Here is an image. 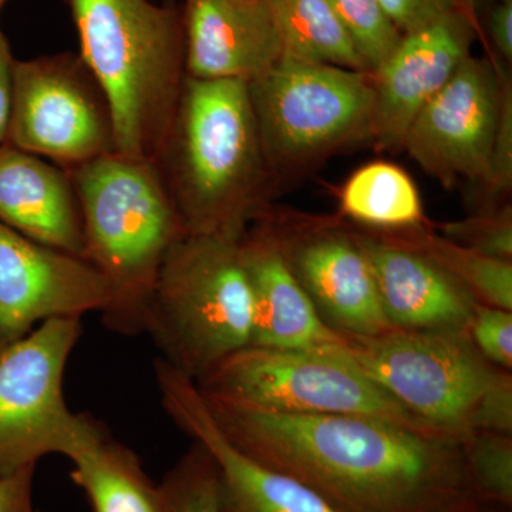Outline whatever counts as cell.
<instances>
[{"label":"cell","mask_w":512,"mask_h":512,"mask_svg":"<svg viewBox=\"0 0 512 512\" xmlns=\"http://www.w3.org/2000/svg\"><path fill=\"white\" fill-rule=\"evenodd\" d=\"M345 353L419 419L460 439L500 367L485 360L467 332L390 330L345 336Z\"/></svg>","instance_id":"9"},{"label":"cell","mask_w":512,"mask_h":512,"mask_svg":"<svg viewBox=\"0 0 512 512\" xmlns=\"http://www.w3.org/2000/svg\"><path fill=\"white\" fill-rule=\"evenodd\" d=\"M110 299L106 278L87 259L0 222V350L46 320L103 313Z\"/></svg>","instance_id":"13"},{"label":"cell","mask_w":512,"mask_h":512,"mask_svg":"<svg viewBox=\"0 0 512 512\" xmlns=\"http://www.w3.org/2000/svg\"><path fill=\"white\" fill-rule=\"evenodd\" d=\"M242 237L184 234L158 272L146 333L161 360L192 382L251 346L254 308Z\"/></svg>","instance_id":"5"},{"label":"cell","mask_w":512,"mask_h":512,"mask_svg":"<svg viewBox=\"0 0 512 512\" xmlns=\"http://www.w3.org/2000/svg\"><path fill=\"white\" fill-rule=\"evenodd\" d=\"M194 383L205 396L272 412L367 416L443 431L410 413L357 367L345 349L322 352L247 346Z\"/></svg>","instance_id":"7"},{"label":"cell","mask_w":512,"mask_h":512,"mask_svg":"<svg viewBox=\"0 0 512 512\" xmlns=\"http://www.w3.org/2000/svg\"><path fill=\"white\" fill-rule=\"evenodd\" d=\"M154 369L165 412L217 464L221 512H340L308 485L238 450L212 419L191 379L161 359Z\"/></svg>","instance_id":"14"},{"label":"cell","mask_w":512,"mask_h":512,"mask_svg":"<svg viewBox=\"0 0 512 512\" xmlns=\"http://www.w3.org/2000/svg\"><path fill=\"white\" fill-rule=\"evenodd\" d=\"M504 69L468 56L417 114L402 150L446 187L483 183L500 116Z\"/></svg>","instance_id":"12"},{"label":"cell","mask_w":512,"mask_h":512,"mask_svg":"<svg viewBox=\"0 0 512 512\" xmlns=\"http://www.w3.org/2000/svg\"><path fill=\"white\" fill-rule=\"evenodd\" d=\"M377 232L427 256L463 285L478 302L512 311V261L491 258L461 247L436 229L426 227V222L403 231Z\"/></svg>","instance_id":"23"},{"label":"cell","mask_w":512,"mask_h":512,"mask_svg":"<svg viewBox=\"0 0 512 512\" xmlns=\"http://www.w3.org/2000/svg\"><path fill=\"white\" fill-rule=\"evenodd\" d=\"M201 396L238 450L308 485L340 512H471L483 504L468 473L464 440L454 434Z\"/></svg>","instance_id":"1"},{"label":"cell","mask_w":512,"mask_h":512,"mask_svg":"<svg viewBox=\"0 0 512 512\" xmlns=\"http://www.w3.org/2000/svg\"><path fill=\"white\" fill-rule=\"evenodd\" d=\"M491 201H497L512 187V84L507 70L503 73L500 116L491 147L490 161L483 183Z\"/></svg>","instance_id":"29"},{"label":"cell","mask_w":512,"mask_h":512,"mask_svg":"<svg viewBox=\"0 0 512 512\" xmlns=\"http://www.w3.org/2000/svg\"><path fill=\"white\" fill-rule=\"evenodd\" d=\"M8 2V0H0V10H2L3 6H5V3Z\"/></svg>","instance_id":"36"},{"label":"cell","mask_w":512,"mask_h":512,"mask_svg":"<svg viewBox=\"0 0 512 512\" xmlns=\"http://www.w3.org/2000/svg\"><path fill=\"white\" fill-rule=\"evenodd\" d=\"M390 326L406 332H467L476 298L427 256L372 229H355ZM468 333V332H467Z\"/></svg>","instance_id":"16"},{"label":"cell","mask_w":512,"mask_h":512,"mask_svg":"<svg viewBox=\"0 0 512 512\" xmlns=\"http://www.w3.org/2000/svg\"><path fill=\"white\" fill-rule=\"evenodd\" d=\"M259 2H262V0H259Z\"/></svg>","instance_id":"37"},{"label":"cell","mask_w":512,"mask_h":512,"mask_svg":"<svg viewBox=\"0 0 512 512\" xmlns=\"http://www.w3.org/2000/svg\"><path fill=\"white\" fill-rule=\"evenodd\" d=\"M400 35L426 28L451 13L467 8V0H379Z\"/></svg>","instance_id":"31"},{"label":"cell","mask_w":512,"mask_h":512,"mask_svg":"<svg viewBox=\"0 0 512 512\" xmlns=\"http://www.w3.org/2000/svg\"><path fill=\"white\" fill-rule=\"evenodd\" d=\"M470 2H471V0H470Z\"/></svg>","instance_id":"38"},{"label":"cell","mask_w":512,"mask_h":512,"mask_svg":"<svg viewBox=\"0 0 512 512\" xmlns=\"http://www.w3.org/2000/svg\"><path fill=\"white\" fill-rule=\"evenodd\" d=\"M241 258L254 308L251 346L322 352L343 349L345 336L320 318L261 218L241 238Z\"/></svg>","instance_id":"18"},{"label":"cell","mask_w":512,"mask_h":512,"mask_svg":"<svg viewBox=\"0 0 512 512\" xmlns=\"http://www.w3.org/2000/svg\"><path fill=\"white\" fill-rule=\"evenodd\" d=\"M154 164L185 234L242 237L265 214L271 180L248 83L185 77Z\"/></svg>","instance_id":"2"},{"label":"cell","mask_w":512,"mask_h":512,"mask_svg":"<svg viewBox=\"0 0 512 512\" xmlns=\"http://www.w3.org/2000/svg\"><path fill=\"white\" fill-rule=\"evenodd\" d=\"M36 467L0 476V512H35L33 478Z\"/></svg>","instance_id":"32"},{"label":"cell","mask_w":512,"mask_h":512,"mask_svg":"<svg viewBox=\"0 0 512 512\" xmlns=\"http://www.w3.org/2000/svg\"><path fill=\"white\" fill-rule=\"evenodd\" d=\"M329 3L367 72H375L402 39L399 30L387 18L379 0H329Z\"/></svg>","instance_id":"26"},{"label":"cell","mask_w":512,"mask_h":512,"mask_svg":"<svg viewBox=\"0 0 512 512\" xmlns=\"http://www.w3.org/2000/svg\"><path fill=\"white\" fill-rule=\"evenodd\" d=\"M158 485L165 512H221L217 464L197 441Z\"/></svg>","instance_id":"24"},{"label":"cell","mask_w":512,"mask_h":512,"mask_svg":"<svg viewBox=\"0 0 512 512\" xmlns=\"http://www.w3.org/2000/svg\"><path fill=\"white\" fill-rule=\"evenodd\" d=\"M488 32H490L493 45L504 60H512V0H501L491 10L488 19Z\"/></svg>","instance_id":"34"},{"label":"cell","mask_w":512,"mask_h":512,"mask_svg":"<svg viewBox=\"0 0 512 512\" xmlns=\"http://www.w3.org/2000/svg\"><path fill=\"white\" fill-rule=\"evenodd\" d=\"M8 144L66 170L117 153L109 100L79 53L15 59Z\"/></svg>","instance_id":"10"},{"label":"cell","mask_w":512,"mask_h":512,"mask_svg":"<svg viewBox=\"0 0 512 512\" xmlns=\"http://www.w3.org/2000/svg\"><path fill=\"white\" fill-rule=\"evenodd\" d=\"M471 512H511V510H507V508L503 507H495V505L481 504L480 507Z\"/></svg>","instance_id":"35"},{"label":"cell","mask_w":512,"mask_h":512,"mask_svg":"<svg viewBox=\"0 0 512 512\" xmlns=\"http://www.w3.org/2000/svg\"><path fill=\"white\" fill-rule=\"evenodd\" d=\"M67 171L82 210L84 258L110 286L104 326L146 333L158 272L185 234L156 164L113 153Z\"/></svg>","instance_id":"4"},{"label":"cell","mask_w":512,"mask_h":512,"mask_svg":"<svg viewBox=\"0 0 512 512\" xmlns=\"http://www.w3.org/2000/svg\"><path fill=\"white\" fill-rule=\"evenodd\" d=\"M471 433L493 431L512 436V375L501 369L481 396L470 423Z\"/></svg>","instance_id":"30"},{"label":"cell","mask_w":512,"mask_h":512,"mask_svg":"<svg viewBox=\"0 0 512 512\" xmlns=\"http://www.w3.org/2000/svg\"><path fill=\"white\" fill-rule=\"evenodd\" d=\"M439 234L461 247L491 258L512 261V207H484L460 221L437 225Z\"/></svg>","instance_id":"27"},{"label":"cell","mask_w":512,"mask_h":512,"mask_svg":"<svg viewBox=\"0 0 512 512\" xmlns=\"http://www.w3.org/2000/svg\"><path fill=\"white\" fill-rule=\"evenodd\" d=\"M269 175L302 170L372 140V73L282 59L248 83Z\"/></svg>","instance_id":"6"},{"label":"cell","mask_w":512,"mask_h":512,"mask_svg":"<svg viewBox=\"0 0 512 512\" xmlns=\"http://www.w3.org/2000/svg\"><path fill=\"white\" fill-rule=\"evenodd\" d=\"M15 57L0 30V147L8 143L10 104H12V72Z\"/></svg>","instance_id":"33"},{"label":"cell","mask_w":512,"mask_h":512,"mask_svg":"<svg viewBox=\"0 0 512 512\" xmlns=\"http://www.w3.org/2000/svg\"><path fill=\"white\" fill-rule=\"evenodd\" d=\"M113 114L117 153L156 161L185 82L183 16L151 0H67Z\"/></svg>","instance_id":"3"},{"label":"cell","mask_w":512,"mask_h":512,"mask_svg":"<svg viewBox=\"0 0 512 512\" xmlns=\"http://www.w3.org/2000/svg\"><path fill=\"white\" fill-rule=\"evenodd\" d=\"M476 30L467 8L403 35L372 72L375 111L372 140L387 151L402 150L410 124L471 56Z\"/></svg>","instance_id":"15"},{"label":"cell","mask_w":512,"mask_h":512,"mask_svg":"<svg viewBox=\"0 0 512 512\" xmlns=\"http://www.w3.org/2000/svg\"><path fill=\"white\" fill-rule=\"evenodd\" d=\"M468 473L481 503L512 507V436L477 431L463 441Z\"/></svg>","instance_id":"25"},{"label":"cell","mask_w":512,"mask_h":512,"mask_svg":"<svg viewBox=\"0 0 512 512\" xmlns=\"http://www.w3.org/2000/svg\"><path fill=\"white\" fill-rule=\"evenodd\" d=\"M282 43V59L365 70L329 0H262Z\"/></svg>","instance_id":"22"},{"label":"cell","mask_w":512,"mask_h":512,"mask_svg":"<svg viewBox=\"0 0 512 512\" xmlns=\"http://www.w3.org/2000/svg\"><path fill=\"white\" fill-rule=\"evenodd\" d=\"M70 477L93 512H165L160 485L130 448L106 433L72 460Z\"/></svg>","instance_id":"20"},{"label":"cell","mask_w":512,"mask_h":512,"mask_svg":"<svg viewBox=\"0 0 512 512\" xmlns=\"http://www.w3.org/2000/svg\"><path fill=\"white\" fill-rule=\"evenodd\" d=\"M82 333V318L50 319L0 350V476L52 454L72 461L103 434L64 399V372Z\"/></svg>","instance_id":"8"},{"label":"cell","mask_w":512,"mask_h":512,"mask_svg":"<svg viewBox=\"0 0 512 512\" xmlns=\"http://www.w3.org/2000/svg\"><path fill=\"white\" fill-rule=\"evenodd\" d=\"M185 76L251 83L284 57L278 30L259 0H185Z\"/></svg>","instance_id":"17"},{"label":"cell","mask_w":512,"mask_h":512,"mask_svg":"<svg viewBox=\"0 0 512 512\" xmlns=\"http://www.w3.org/2000/svg\"><path fill=\"white\" fill-rule=\"evenodd\" d=\"M468 336L491 365L512 369V311L478 303L468 323Z\"/></svg>","instance_id":"28"},{"label":"cell","mask_w":512,"mask_h":512,"mask_svg":"<svg viewBox=\"0 0 512 512\" xmlns=\"http://www.w3.org/2000/svg\"><path fill=\"white\" fill-rule=\"evenodd\" d=\"M0 222L84 258L82 210L69 171L8 143L0 147Z\"/></svg>","instance_id":"19"},{"label":"cell","mask_w":512,"mask_h":512,"mask_svg":"<svg viewBox=\"0 0 512 512\" xmlns=\"http://www.w3.org/2000/svg\"><path fill=\"white\" fill-rule=\"evenodd\" d=\"M259 218L330 329L363 338L393 330L355 229L330 218L265 214Z\"/></svg>","instance_id":"11"},{"label":"cell","mask_w":512,"mask_h":512,"mask_svg":"<svg viewBox=\"0 0 512 512\" xmlns=\"http://www.w3.org/2000/svg\"><path fill=\"white\" fill-rule=\"evenodd\" d=\"M346 218L372 231H403L424 224L419 190L399 165L376 161L350 175L340 192Z\"/></svg>","instance_id":"21"}]
</instances>
